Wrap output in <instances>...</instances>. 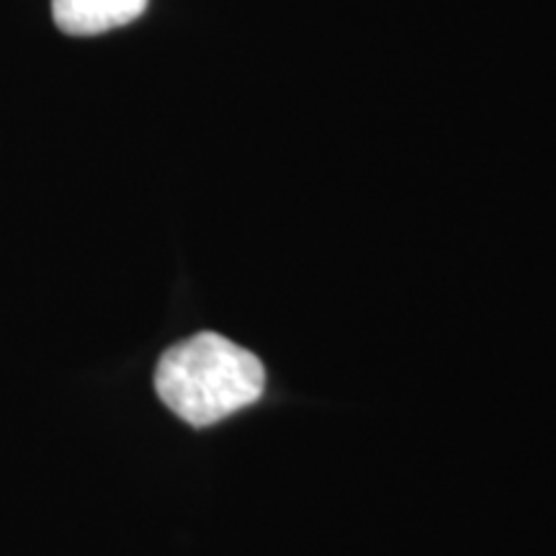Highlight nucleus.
<instances>
[{
	"mask_svg": "<svg viewBox=\"0 0 556 556\" xmlns=\"http://www.w3.org/2000/svg\"><path fill=\"white\" fill-rule=\"evenodd\" d=\"M266 368L248 348L199 332L163 353L155 368L157 397L180 420L197 428L214 426L261 400Z\"/></svg>",
	"mask_w": 556,
	"mask_h": 556,
	"instance_id": "obj_1",
	"label": "nucleus"
},
{
	"mask_svg": "<svg viewBox=\"0 0 556 556\" xmlns=\"http://www.w3.org/2000/svg\"><path fill=\"white\" fill-rule=\"evenodd\" d=\"M150 0H52L54 24L73 37H93L139 18Z\"/></svg>",
	"mask_w": 556,
	"mask_h": 556,
	"instance_id": "obj_2",
	"label": "nucleus"
}]
</instances>
